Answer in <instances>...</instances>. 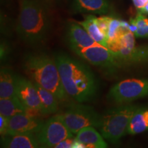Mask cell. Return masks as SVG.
<instances>
[{"mask_svg":"<svg viewBox=\"0 0 148 148\" xmlns=\"http://www.w3.org/2000/svg\"><path fill=\"white\" fill-rule=\"evenodd\" d=\"M55 60L62 86L67 95L79 103L95 97L98 84L90 68L64 53L56 55Z\"/></svg>","mask_w":148,"mask_h":148,"instance_id":"6da1fadb","label":"cell"},{"mask_svg":"<svg viewBox=\"0 0 148 148\" xmlns=\"http://www.w3.org/2000/svg\"><path fill=\"white\" fill-rule=\"evenodd\" d=\"M51 25V14L45 2L22 0L16 31L23 42L32 45L42 43L49 35Z\"/></svg>","mask_w":148,"mask_h":148,"instance_id":"7a4b0ae2","label":"cell"},{"mask_svg":"<svg viewBox=\"0 0 148 148\" xmlns=\"http://www.w3.org/2000/svg\"><path fill=\"white\" fill-rule=\"evenodd\" d=\"M23 67L33 82L51 91L58 101L67 97L54 58L45 53H29L24 57Z\"/></svg>","mask_w":148,"mask_h":148,"instance_id":"3957f363","label":"cell"},{"mask_svg":"<svg viewBox=\"0 0 148 148\" xmlns=\"http://www.w3.org/2000/svg\"><path fill=\"white\" fill-rule=\"evenodd\" d=\"M147 108V106L129 103L109 109L101 115L97 127L99 132L110 143H118L122 136L126 134L127 127L134 114Z\"/></svg>","mask_w":148,"mask_h":148,"instance_id":"277c9868","label":"cell"},{"mask_svg":"<svg viewBox=\"0 0 148 148\" xmlns=\"http://www.w3.org/2000/svg\"><path fill=\"white\" fill-rule=\"evenodd\" d=\"M108 48L114 54V68L148 64V45H136L131 30L108 45Z\"/></svg>","mask_w":148,"mask_h":148,"instance_id":"5b68a950","label":"cell"},{"mask_svg":"<svg viewBox=\"0 0 148 148\" xmlns=\"http://www.w3.org/2000/svg\"><path fill=\"white\" fill-rule=\"evenodd\" d=\"M63 123L73 134L88 126L98 127L101 114L93 108L81 103H71L63 113L59 114Z\"/></svg>","mask_w":148,"mask_h":148,"instance_id":"8992f818","label":"cell"},{"mask_svg":"<svg viewBox=\"0 0 148 148\" xmlns=\"http://www.w3.org/2000/svg\"><path fill=\"white\" fill-rule=\"evenodd\" d=\"M108 98L116 104H125L148 96V78L127 79L110 88Z\"/></svg>","mask_w":148,"mask_h":148,"instance_id":"52a82bcc","label":"cell"},{"mask_svg":"<svg viewBox=\"0 0 148 148\" xmlns=\"http://www.w3.org/2000/svg\"><path fill=\"white\" fill-rule=\"evenodd\" d=\"M35 135L40 147L49 148L56 147L62 140L73 137V134L56 114L43 122Z\"/></svg>","mask_w":148,"mask_h":148,"instance_id":"ba28073f","label":"cell"},{"mask_svg":"<svg viewBox=\"0 0 148 148\" xmlns=\"http://www.w3.org/2000/svg\"><path fill=\"white\" fill-rule=\"evenodd\" d=\"M71 49L92 65L105 69H114L115 60L113 53L109 48L101 44L85 48L71 47Z\"/></svg>","mask_w":148,"mask_h":148,"instance_id":"9c48e42d","label":"cell"},{"mask_svg":"<svg viewBox=\"0 0 148 148\" xmlns=\"http://www.w3.org/2000/svg\"><path fill=\"white\" fill-rule=\"evenodd\" d=\"M15 95L19 98L29 112L37 111L42 114L39 95L33 81L16 75Z\"/></svg>","mask_w":148,"mask_h":148,"instance_id":"30bf717a","label":"cell"},{"mask_svg":"<svg viewBox=\"0 0 148 148\" xmlns=\"http://www.w3.org/2000/svg\"><path fill=\"white\" fill-rule=\"evenodd\" d=\"M8 119V134H35L43 123L29 113L17 114Z\"/></svg>","mask_w":148,"mask_h":148,"instance_id":"8fae6325","label":"cell"},{"mask_svg":"<svg viewBox=\"0 0 148 148\" xmlns=\"http://www.w3.org/2000/svg\"><path fill=\"white\" fill-rule=\"evenodd\" d=\"M66 40L69 47L85 48L99 45L80 24L69 22L66 27Z\"/></svg>","mask_w":148,"mask_h":148,"instance_id":"7c38bea8","label":"cell"},{"mask_svg":"<svg viewBox=\"0 0 148 148\" xmlns=\"http://www.w3.org/2000/svg\"><path fill=\"white\" fill-rule=\"evenodd\" d=\"M72 10L74 13L107 15L112 8L109 0H73Z\"/></svg>","mask_w":148,"mask_h":148,"instance_id":"4fadbf2b","label":"cell"},{"mask_svg":"<svg viewBox=\"0 0 148 148\" xmlns=\"http://www.w3.org/2000/svg\"><path fill=\"white\" fill-rule=\"evenodd\" d=\"M75 140L81 147L106 148L108 144L100 132L96 130L93 126L84 127L75 134Z\"/></svg>","mask_w":148,"mask_h":148,"instance_id":"5bb4252c","label":"cell"},{"mask_svg":"<svg viewBox=\"0 0 148 148\" xmlns=\"http://www.w3.org/2000/svg\"><path fill=\"white\" fill-rule=\"evenodd\" d=\"M1 147L5 148L40 147L35 134H5L1 136Z\"/></svg>","mask_w":148,"mask_h":148,"instance_id":"9a60e30c","label":"cell"},{"mask_svg":"<svg viewBox=\"0 0 148 148\" xmlns=\"http://www.w3.org/2000/svg\"><path fill=\"white\" fill-rule=\"evenodd\" d=\"M28 112L16 95L7 98H0V114L10 118L17 114L29 113Z\"/></svg>","mask_w":148,"mask_h":148,"instance_id":"2e32d148","label":"cell"},{"mask_svg":"<svg viewBox=\"0 0 148 148\" xmlns=\"http://www.w3.org/2000/svg\"><path fill=\"white\" fill-rule=\"evenodd\" d=\"M16 75L7 68H1L0 72V98L15 95Z\"/></svg>","mask_w":148,"mask_h":148,"instance_id":"e0dca14e","label":"cell"},{"mask_svg":"<svg viewBox=\"0 0 148 148\" xmlns=\"http://www.w3.org/2000/svg\"><path fill=\"white\" fill-rule=\"evenodd\" d=\"M78 23L86 29L94 40L105 47H108L107 37L98 26L96 16L94 14H88L86 16L84 19L82 21L78 22Z\"/></svg>","mask_w":148,"mask_h":148,"instance_id":"ac0fdd59","label":"cell"},{"mask_svg":"<svg viewBox=\"0 0 148 148\" xmlns=\"http://www.w3.org/2000/svg\"><path fill=\"white\" fill-rule=\"evenodd\" d=\"M34 84L39 95L42 106V114L47 115L54 114L58 108V99L51 91L42 88L36 83L34 82Z\"/></svg>","mask_w":148,"mask_h":148,"instance_id":"d6986e66","label":"cell"},{"mask_svg":"<svg viewBox=\"0 0 148 148\" xmlns=\"http://www.w3.org/2000/svg\"><path fill=\"white\" fill-rule=\"evenodd\" d=\"M148 130V108L134 114L127 127L125 134H138Z\"/></svg>","mask_w":148,"mask_h":148,"instance_id":"ffe728a7","label":"cell"},{"mask_svg":"<svg viewBox=\"0 0 148 148\" xmlns=\"http://www.w3.org/2000/svg\"><path fill=\"white\" fill-rule=\"evenodd\" d=\"M131 31L137 38H148V18L145 14L138 12L135 17L130 18Z\"/></svg>","mask_w":148,"mask_h":148,"instance_id":"44dd1931","label":"cell"},{"mask_svg":"<svg viewBox=\"0 0 148 148\" xmlns=\"http://www.w3.org/2000/svg\"><path fill=\"white\" fill-rule=\"evenodd\" d=\"M110 18L111 16L108 15H102L99 16V17L96 16V21H97L98 26H99L101 30L106 34V36L107 34V32H108V25L109 22L110 21Z\"/></svg>","mask_w":148,"mask_h":148,"instance_id":"7402d4cb","label":"cell"},{"mask_svg":"<svg viewBox=\"0 0 148 148\" xmlns=\"http://www.w3.org/2000/svg\"><path fill=\"white\" fill-rule=\"evenodd\" d=\"M9 119L6 116L0 114V134L1 136L5 135L8 132Z\"/></svg>","mask_w":148,"mask_h":148,"instance_id":"603a6c76","label":"cell"},{"mask_svg":"<svg viewBox=\"0 0 148 148\" xmlns=\"http://www.w3.org/2000/svg\"><path fill=\"white\" fill-rule=\"evenodd\" d=\"M132 1L135 8L137 9L138 11L141 10L148 2V0H132Z\"/></svg>","mask_w":148,"mask_h":148,"instance_id":"cb8c5ba5","label":"cell"},{"mask_svg":"<svg viewBox=\"0 0 148 148\" xmlns=\"http://www.w3.org/2000/svg\"><path fill=\"white\" fill-rule=\"evenodd\" d=\"M138 12H142V13H143L145 14H148V2L146 3V5L143 7V8L141 10L138 11Z\"/></svg>","mask_w":148,"mask_h":148,"instance_id":"d4e9b609","label":"cell"}]
</instances>
